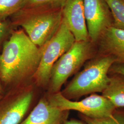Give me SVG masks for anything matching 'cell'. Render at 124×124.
Here are the masks:
<instances>
[{
	"label": "cell",
	"mask_w": 124,
	"mask_h": 124,
	"mask_svg": "<svg viewBox=\"0 0 124 124\" xmlns=\"http://www.w3.org/2000/svg\"><path fill=\"white\" fill-rule=\"evenodd\" d=\"M45 46H37L23 30L13 32L0 54V80L10 84L33 77L39 66Z\"/></svg>",
	"instance_id": "cell-1"
},
{
	"label": "cell",
	"mask_w": 124,
	"mask_h": 124,
	"mask_svg": "<svg viewBox=\"0 0 124 124\" xmlns=\"http://www.w3.org/2000/svg\"><path fill=\"white\" fill-rule=\"evenodd\" d=\"M115 62L114 57L97 54L85 63L83 69L75 74L60 93L71 100L88 94L102 93L109 82V70Z\"/></svg>",
	"instance_id": "cell-2"
},
{
	"label": "cell",
	"mask_w": 124,
	"mask_h": 124,
	"mask_svg": "<svg viewBox=\"0 0 124 124\" xmlns=\"http://www.w3.org/2000/svg\"><path fill=\"white\" fill-rule=\"evenodd\" d=\"M97 54L96 45L91 40L75 41L71 48L53 65L48 84L51 94L60 92L68 79L78 72L81 67Z\"/></svg>",
	"instance_id": "cell-3"
},
{
	"label": "cell",
	"mask_w": 124,
	"mask_h": 124,
	"mask_svg": "<svg viewBox=\"0 0 124 124\" xmlns=\"http://www.w3.org/2000/svg\"><path fill=\"white\" fill-rule=\"evenodd\" d=\"M75 41L74 36L62 21L56 33L45 46L39 66L32 77L36 84L40 86L48 84L53 65Z\"/></svg>",
	"instance_id": "cell-4"
},
{
	"label": "cell",
	"mask_w": 124,
	"mask_h": 124,
	"mask_svg": "<svg viewBox=\"0 0 124 124\" xmlns=\"http://www.w3.org/2000/svg\"><path fill=\"white\" fill-rule=\"evenodd\" d=\"M62 10L33 12L23 18L20 25L33 43L39 47H43L60 26Z\"/></svg>",
	"instance_id": "cell-5"
},
{
	"label": "cell",
	"mask_w": 124,
	"mask_h": 124,
	"mask_svg": "<svg viewBox=\"0 0 124 124\" xmlns=\"http://www.w3.org/2000/svg\"><path fill=\"white\" fill-rule=\"evenodd\" d=\"M50 102L62 110H75L80 114L93 118L110 116L116 108L108 98L102 95L93 93L80 101H72L64 97L60 92L51 94Z\"/></svg>",
	"instance_id": "cell-6"
},
{
	"label": "cell",
	"mask_w": 124,
	"mask_h": 124,
	"mask_svg": "<svg viewBox=\"0 0 124 124\" xmlns=\"http://www.w3.org/2000/svg\"><path fill=\"white\" fill-rule=\"evenodd\" d=\"M83 1L90 40L96 44L104 32L113 26V16L104 0H83Z\"/></svg>",
	"instance_id": "cell-7"
},
{
	"label": "cell",
	"mask_w": 124,
	"mask_h": 124,
	"mask_svg": "<svg viewBox=\"0 0 124 124\" xmlns=\"http://www.w3.org/2000/svg\"><path fill=\"white\" fill-rule=\"evenodd\" d=\"M32 87L20 89L0 103V124H20L31 105Z\"/></svg>",
	"instance_id": "cell-8"
},
{
	"label": "cell",
	"mask_w": 124,
	"mask_h": 124,
	"mask_svg": "<svg viewBox=\"0 0 124 124\" xmlns=\"http://www.w3.org/2000/svg\"><path fill=\"white\" fill-rule=\"evenodd\" d=\"M62 11V21L74 36L75 41L90 40L83 0H68Z\"/></svg>",
	"instance_id": "cell-9"
},
{
	"label": "cell",
	"mask_w": 124,
	"mask_h": 124,
	"mask_svg": "<svg viewBox=\"0 0 124 124\" xmlns=\"http://www.w3.org/2000/svg\"><path fill=\"white\" fill-rule=\"evenodd\" d=\"M70 111L62 110L43 98L20 124H62L68 119Z\"/></svg>",
	"instance_id": "cell-10"
},
{
	"label": "cell",
	"mask_w": 124,
	"mask_h": 124,
	"mask_svg": "<svg viewBox=\"0 0 124 124\" xmlns=\"http://www.w3.org/2000/svg\"><path fill=\"white\" fill-rule=\"evenodd\" d=\"M96 45L97 55L114 57V63L124 66V30L110 27L102 34Z\"/></svg>",
	"instance_id": "cell-11"
},
{
	"label": "cell",
	"mask_w": 124,
	"mask_h": 124,
	"mask_svg": "<svg viewBox=\"0 0 124 124\" xmlns=\"http://www.w3.org/2000/svg\"><path fill=\"white\" fill-rule=\"evenodd\" d=\"M108 75L109 84L102 95L108 98L116 108H124V75Z\"/></svg>",
	"instance_id": "cell-12"
},
{
	"label": "cell",
	"mask_w": 124,
	"mask_h": 124,
	"mask_svg": "<svg viewBox=\"0 0 124 124\" xmlns=\"http://www.w3.org/2000/svg\"><path fill=\"white\" fill-rule=\"evenodd\" d=\"M68 0H25L20 10L32 12L62 9Z\"/></svg>",
	"instance_id": "cell-13"
},
{
	"label": "cell",
	"mask_w": 124,
	"mask_h": 124,
	"mask_svg": "<svg viewBox=\"0 0 124 124\" xmlns=\"http://www.w3.org/2000/svg\"><path fill=\"white\" fill-rule=\"evenodd\" d=\"M79 117L87 124H124V108H116L113 115L108 117L93 118L80 114Z\"/></svg>",
	"instance_id": "cell-14"
},
{
	"label": "cell",
	"mask_w": 124,
	"mask_h": 124,
	"mask_svg": "<svg viewBox=\"0 0 124 124\" xmlns=\"http://www.w3.org/2000/svg\"><path fill=\"white\" fill-rule=\"evenodd\" d=\"M110 10L113 26L124 30V0H104Z\"/></svg>",
	"instance_id": "cell-15"
},
{
	"label": "cell",
	"mask_w": 124,
	"mask_h": 124,
	"mask_svg": "<svg viewBox=\"0 0 124 124\" xmlns=\"http://www.w3.org/2000/svg\"><path fill=\"white\" fill-rule=\"evenodd\" d=\"M25 0H0V20L20 10Z\"/></svg>",
	"instance_id": "cell-16"
},
{
	"label": "cell",
	"mask_w": 124,
	"mask_h": 124,
	"mask_svg": "<svg viewBox=\"0 0 124 124\" xmlns=\"http://www.w3.org/2000/svg\"><path fill=\"white\" fill-rule=\"evenodd\" d=\"M120 74L124 75V66L116 63H114L110 68L108 75Z\"/></svg>",
	"instance_id": "cell-17"
},
{
	"label": "cell",
	"mask_w": 124,
	"mask_h": 124,
	"mask_svg": "<svg viewBox=\"0 0 124 124\" xmlns=\"http://www.w3.org/2000/svg\"><path fill=\"white\" fill-rule=\"evenodd\" d=\"M8 25L0 21V41L3 39L8 32Z\"/></svg>",
	"instance_id": "cell-18"
},
{
	"label": "cell",
	"mask_w": 124,
	"mask_h": 124,
	"mask_svg": "<svg viewBox=\"0 0 124 124\" xmlns=\"http://www.w3.org/2000/svg\"><path fill=\"white\" fill-rule=\"evenodd\" d=\"M62 124H87L84 120L81 119L78 120L76 119H71L67 120Z\"/></svg>",
	"instance_id": "cell-19"
},
{
	"label": "cell",
	"mask_w": 124,
	"mask_h": 124,
	"mask_svg": "<svg viewBox=\"0 0 124 124\" xmlns=\"http://www.w3.org/2000/svg\"><path fill=\"white\" fill-rule=\"evenodd\" d=\"M1 93H2V87H1V84H0V94Z\"/></svg>",
	"instance_id": "cell-20"
},
{
	"label": "cell",
	"mask_w": 124,
	"mask_h": 124,
	"mask_svg": "<svg viewBox=\"0 0 124 124\" xmlns=\"http://www.w3.org/2000/svg\"><path fill=\"white\" fill-rule=\"evenodd\" d=\"M2 98V97H1V96L0 95V99Z\"/></svg>",
	"instance_id": "cell-21"
}]
</instances>
